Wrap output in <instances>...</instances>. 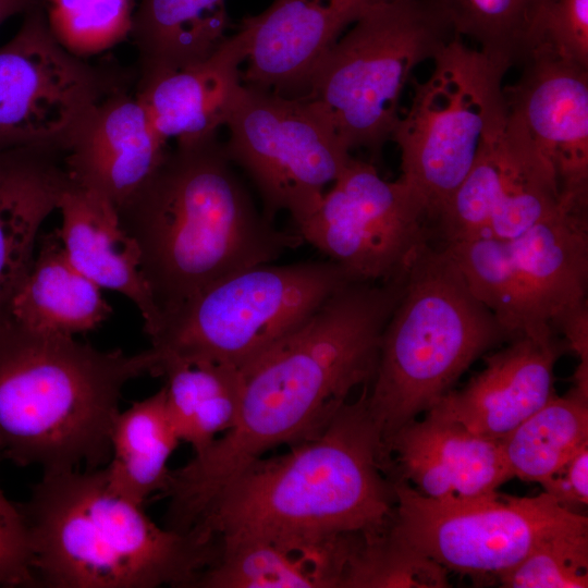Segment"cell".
<instances>
[{
	"label": "cell",
	"instance_id": "8",
	"mask_svg": "<svg viewBox=\"0 0 588 588\" xmlns=\"http://www.w3.org/2000/svg\"><path fill=\"white\" fill-rule=\"evenodd\" d=\"M353 281L331 260L257 265L210 285L148 335L152 376L169 362L208 360L241 370Z\"/></svg>",
	"mask_w": 588,
	"mask_h": 588
},
{
	"label": "cell",
	"instance_id": "6",
	"mask_svg": "<svg viewBox=\"0 0 588 588\" xmlns=\"http://www.w3.org/2000/svg\"><path fill=\"white\" fill-rule=\"evenodd\" d=\"M511 340L448 252L425 246L406 270L368 388V409L383 450L396 431L451 391L478 357Z\"/></svg>",
	"mask_w": 588,
	"mask_h": 588
},
{
	"label": "cell",
	"instance_id": "32",
	"mask_svg": "<svg viewBox=\"0 0 588 588\" xmlns=\"http://www.w3.org/2000/svg\"><path fill=\"white\" fill-rule=\"evenodd\" d=\"M42 5L56 39L87 58L130 37L135 0H42Z\"/></svg>",
	"mask_w": 588,
	"mask_h": 588
},
{
	"label": "cell",
	"instance_id": "22",
	"mask_svg": "<svg viewBox=\"0 0 588 588\" xmlns=\"http://www.w3.org/2000/svg\"><path fill=\"white\" fill-rule=\"evenodd\" d=\"M58 210L62 222L57 231L71 262L100 289L126 296L139 310L147 335L152 333L159 315L140 273L137 246L114 205L70 180Z\"/></svg>",
	"mask_w": 588,
	"mask_h": 588
},
{
	"label": "cell",
	"instance_id": "11",
	"mask_svg": "<svg viewBox=\"0 0 588 588\" xmlns=\"http://www.w3.org/2000/svg\"><path fill=\"white\" fill-rule=\"evenodd\" d=\"M393 480L395 505L387 532L448 572L474 580L498 581L541 540L588 527L586 515L572 513L542 492L536 497H492L442 503Z\"/></svg>",
	"mask_w": 588,
	"mask_h": 588
},
{
	"label": "cell",
	"instance_id": "17",
	"mask_svg": "<svg viewBox=\"0 0 588 588\" xmlns=\"http://www.w3.org/2000/svg\"><path fill=\"white\" fill-rule=\"evenodd\" d=\"M393 0H272L237 30L247 46L242 83L289 98L305 97L311 77L343 32Z\"/></svg>",
	"mask_w": 588,
	"mask_h": 588
},
{
	"label": "cell",
	"instance_id": "18",
	"mask_svg": "<svg viewBox=\"0 0 588 588\" xmlns=\"http://www.w3.org/2000/svg\"><path fill=\"white\" fill-rule=\"evenodd\" d=\"M384 452L392 479L442 503L492 497L513 478L501 440L429 413L396 431Z\"/></svg>",
	"mask_w": 588,
	"mask_h": 588
},
{
	"label": "cell",
	"instance_id": "24",
	"mask_svg": "<svg viewBox=\"0 0 588 588\" xmlns=\"http://www.w3.org/2000/svg\"><path fill=\"white\" fill-rule=\"evenodd\" d=\"M364 535L321 542L245 541L220 546L201 575L203 588H343L352 555Z\"/></svg>",
	"mask_w": 588,
	"mask_h": 588
},
{
	"label": "cell",
	"instance_id": "35",
	"mask_svg": "<svg viewBox=\"0 0 588 588\" xmlns=\"http://www.w3.org/2000/svg\"><path fill=\"white\" fill-rule=\"evenodd\" d=\"M536 49L588 66V0H555Z\"/></svg>",
	"mask_w": 588,
	"mask_h": 588
},
{
	"label": "cell",
	"instance_id": "28",
	"mask_svg": "<svg viewBox=\"0 0 588 588\" xmlns=\"http://www.w3.org/2000/svg\"><path fill=\"white\" fill-rule=\"evenodd\" d=\"M156 376L166 379V405L181 441L195 454L235 422L243 385L237 367L208 362H169Z\"/></svg>",
	"mask_w": 588,
	"mask_h": 588
},
{
	"label": "cell",
	"instance_id": "21",
	"mask_svg": "<svg viewBox=\"0 0 588 588\" xmlns=\"http://www.w3.org/2000/svg\"><path fill=\"white\" fill-rule=\"evenodd\" d=\"M246 58V41L236 30L206 60L137 82L135 95L166 142L215 136L237 100Z\"/></svg>",
	"mask_w": 588,
	"mask_h": 588
},
{
	"label": "cell",
	"instance_id": "13",
	"mask_svg": "<svg viewBox=\"0 0 588 588\" xmlns=\"http://www.w3.org/2000/svg\"><path fill=\"white\" fill-rule=\"evenodd\" d=\"M428 201L399 177L385 181L372 162L351 158L295 232L353 281L385 282L406 272L430 244Z\"/></svg>",
	"mask_w": 588,
	"mask_h": 588
},
{
	"label": "cell",
	"instance_id": "23",
	"mask_svg": "<svg viewBox=\"0 0 588 588\" xmlns=\"http://www.w3.org/2000/svg\"><path fill=\"white\" fill-rule=\"evenodd\" d=\"M63 155L37 147L0 150V315L33 262L41 224L70 182Z\"/></svg>",
	"mask_w": 588,
	"mask_h": 588
},
{
	"label": "cell",
	"instance_id": "16",
	"mask_svg": "<svg viewBox=\"0 0 588 588\" xmlns=\"http://www.w3.org/2000/svg\"><path fill=\"white\" fill-rule=\"evenodd\" d=\"M503 86L505 128L553 168L561 193L588 197V66L536 49Z\"/></svg>",
	"mask_w": 588,
	"mask_h": 588
},
{
	"label": "cell",
	"instance_id": "26",
	"mask_svg": "<svg viewBox=\"0 0 588 588\" xmlns=\"http://www.w3.org/2000/svg\"><path fill=\"white\" fill-rule=\"evenodd\" d=\"M230 27L226 0H139L130 33L138 54L137 82L206 60Z\"/></svg>",
	"mask_w": 588,
	"mask_h": 588
},
{
	"label": "cell",
	"instance_id": "3",
	"mask_svg": "<svg viewBox=\"0 0 588 588\" xmlns=\"http://www.w3.org/2000/svg\"><path fill=\"white\" fill-rule=\"evenodd\" d=\"M118 212L158 324L218 281L304 243L258 211L217 135L176 142Z\"/></svg>",
	"mask_w": 588,
	"mask_h": 588
},
{
	"label": "cell",
	"instance_id": "19",
	"mask_svg": "<svg viewBox=\"0 0 588 588\" xmlns=\"http://www.w3.org/2000/svg\"><path fill=\"white\" fill-rule=\"evenodd\" d=\"M556 334L522 335L485 358V368L428 412L502 440L553 395L554 365L565 348Z\"/></svg>",
	"mask_w": 588,
	"mask_h": 588
},
{
	"label": "cell",
	"instance_id": "31",
	"mask_svg": "<svg viewBox=\"0 0 588 588\" xmlns=\"http://www.w3.org/2000/svg\"><path fill=\"white\" fill-rule=\"evenodd\" d=\"M448 573L432 559L393 539L385 529L360 541L343 588H446Z\"/></svg>",
	"mask_w": 588,
	"mask_h": 588
},
{
	"label": "cell",
	"instance_id": "27",
	"mask_svg": "<svg viewBox=\"0 0 588 588\" xmlns=\"http://www.w3.org/2000/svg\"><path fill=\"white\" fill-rule=\"evenodd\" d=\"M181 442L166 405L163 387L119 412L110 434V456L103 468L109 486L144 505L167 487L168 462Z\"/></svg>",
	"mask_w": 588,
	"mask_h": 588
},
{
	"label": "cell",
	"instance_id": "2",
	"mask_svg": "<svg viewBox=\"0 0 588 588\" xmlns=\"http://www.w3.org/2000/svg\"><path fill=\"white\" fill-rule=\"evenodd\" d=\"M369 384L317 434L236 474L192 530L216 536L220 546L321 542L383 532L395 494L381 434L368 409Z\"/></svg>",
	"mask_w": 588,
	"mask_h": 588
},
{
	"label": "cell",
	"instance_id": "25",
	"mask_svg": "<svg viewBox=\"0 0 588 588\" xmlns=\"http://www.w3.org/2000/svg\"><path fill=\"white\" fill-rule=\"evenodd\" d=\"M111 311L101 289L71 262L57 231L40 238L4 314L32 330L74 336L99 327Z\"/></svg>",
	"mask_w": 588,
	"mask_h": 588
},
{
	"label": "cell",
	"instance_id": "9",
	"mask_svg": "<svg viewBox=\"0 0 588 588\" xmlns=\"http://www.w3.org/2000/svg\"><path fill=\"white\" fill-rule=\"evenodd\" d=\"M432 62L425 81L412 79L411 107L391 140L401 154L400 177L422 194L434 222L483 142L505 127L507 70L455 35Z\"/></svg>",
	"mask_w": 588,
	"mask_h": 588
},
{
	"label": "cell",
	"instance_id": "33",
	"mask_svg": "<svg viewBox=\"0 0 588 588\" xmlns=\"http://www.w3.org/2000/svg\"><path fill=\"white\" fill-rule=\"evenodd\" d=\"M498 583L505 588H587L588 527L541 540Z\"/></svg>",
	"mask_w": 588,
	"mask_h": 588
},
{
	"label": "cell",
	"instance_id": "29",
	"mask_svg": "<svg viewBox=\"0 0 588 588\" xmlns=\"http://www.w3.org/2000/svg\"><path fill=\"white\" fill-rule=\"evenodd\" d=\"M501 444L513 478L540 483L588 445V394H554Z\"/></svg>",
	"mask_w": 588,
	"mask_h": 588
},
{
	"label": "cell",
	"instance_id": "7",
	"mask_svg": "<svg viewBox=\"0 0 588 588\" xmlns=\"http://www.w3.org/2000/svg\"><path fill=\"white\" fill-rule=\"evenodd\" d=\"M454 36L431 0L383 2L355 22L315 71L305 98L333 125L350 150L381 156L400 120L414 69Z\"/></svg>",
	"mask_w": 588,
	"mask_h": 588
},
{
	"label": "cell",
	"instance_id": "30",
	"mask_svg": "<svg viewBox=\"0 0 588 588\" xmlns=\"http://www.w3.org/2000/svg\"><path fill=\"white\" fill-rule=\"evenodd\" d=\"M453 34L473 39L478 49L507 71L538 46L555 0H431Z\"/></svg>",
	"mask_w": 588,
	"mask_h": 588
},
{
	"label": "cell",
	"instance_id": "12",
	"mask_svg": "<svg viewBox=\"0 0 588 588\" xmlns=\"http://www.w3.org/2000/svg\"><path fill=\"white\" fill-rule=\"evenodd\" d=\"M225 126V154L250 177L271 221L286 211L295 226L303 222L352 158L330 121L305 97L243 84Z\"/></svg>",
	"mask_w": 588,
	"mask_h": 588
},
{
	"label": "cell",
	"instance_id": "15",
	"mask_svg": "<svg viewBox=\"0 0 588 588\" xmlns=\"http://www.w3.org/2000/svg\"><path fill=\"white\" fill-rule=\"evenodd\" d=\"M562 193L551 164L504 130L487 138L469 172L439 210L442 243L506 240L559 209Z\"/></svg>",
	"mask_w": 588,
	"mask_h": 588
},
{
	"label": "cell",
	"instance_id": "37",
	"mask_svg": "<svg viewBox=\"0 0 588 588\" xmlns=\"http://www.w3.org/2000/svg\"><path fill=\"white\" fill-rule=\"evenodd\" d=\"M554 333L563 335L566 348L579 358V366H588V303L587 299L563 311L552 322Z\"/></svg>",
	"mask_w": 588,
	"mask_h": 588
},
{
	"label": "cell",
	"instance_id": "20",
	"mask_svg": "<svg viewBox=\"0 0 588 588\" xmlns=\"http://www.w3.org/2000/svg\"><path fill=\"white\" fill-rule=\"evenodd\" d=\"M167 150L135 91L124 86L88 114L63 163L71 181L102 195L118 210L149 180Z\"/></svg>",
	"mask_w": 588,
	"mask_h": 588
},
{
	"label": "cell",
	"instance_id": "38",
	"mask_svg": "<svg viewBox=\"0 0 588 588\" xmlns=\"http://www.w3.org/2000/svg\"><path fill=\"white\" fill-rule=\"evenodd\" d=\"M42 0H0V25L12 16L24 14Z\"/></svg>",
	"mask_w": 588,
	"mask_h": 588
},
{
	"label": "cell",
	"instance_id": "4",
	"mask_svg": "<svg viewBox=\"0 0 588 588\" xmlns=\"http://www.w3.org/2000/svg\"><path fill=\"white\" fill-rule=\"evenodd\" d=\"M152 365L149 350L100 351L0 315V460L44 473L99 468L124 385Z\"/></svg>",
	"mask_w": 588,
	"mask_h": 588
},
{
	"label": "cell",
	"instance_id": "36",
	"mask_svg": "<svg viewBox=\"0 0 588 588\" xmlns=\"http://www.w3.org/2000/svg\"><path fill=\"white\" fill-rule=\"evenodd\" d=\"M563 509L581 514L588 504V445L540 482Z\"/></svg>",
	"mask_w": 588,
	"mask_h": 588
},
{
	"label": "cell",
	"instance_id": "5",
	"mask_svg": "<svg viewBox=\"0 0 588 588\" xmlns=\"http://www.w3.org/2000/svg\"><path fill=\"white\" fill-rule=\"evenodd\" d=\"M103 468L46 471L23 505L38 586L197 587L220 554L215 536L154 523Z\"/></svg>",
	"mask_w": 588,
	"mask_h": 588
},
{
	"label": "cell",
	"instance_id": "10",
	"mask_svg": "<svg viewBox=\"0 0 588 588\" xmlns=\"http://www.w3.org/2000/svg\"><path fill=\"white\" fill-rule=\"evenodd\" d=\"M440 245L512 339L553 334L555 318L587 299V199L562 195L556 211L516 237Z\"/></svg>",
	"mask_w": 588,
	"mask_h": 588
},
{
	"label": "cell",
	"instance_id": "34",
	"mask_svg": "<svg viewBox=\"0 0 588 588\" xmlns=\"http://www.w3.org/2000/svg\"><path fill=\"white\" fill-rule=\"evenodd\" d=\"M1 462V460H0ZM0 586L37 587L29 525L21 505L0 488Z\"/></svg>",
	"mask_w": 588,
	"mask_h": 588
},
{
	"label": "cell",
	"instance_id": "1",
	"mask_svg": "<svg viewBox=\"0 0 588 588\" xmlns=\"http://www.w3.org/2000/svg\"><path fill=\"white\" fill-rule=\"evenodd\" d=\"M384 323L370 296L344 287L244 367L232 428L170 471L162 492L167 523L192 528L221 489L265 452L317 434L356 387L372 380Z\"/></svg>",
	"mask_w": 588,
	"mask_h": 588
},
{
	"label": "cell",
	"instance_id": "14",
	"mask_svg": "<svg viewBox=\"0 0 588 588\" xmlns=\"http://www.w3.org/2000/svg\"><path fill=\"white\" fill-rule=\"evenodd\" d=\"M127 82L64 48L42 3L0 47V150H66L93 109Z\"/></svg>",
	"mask_w": 588,
	"mask_h": 588
}]
</instances>
